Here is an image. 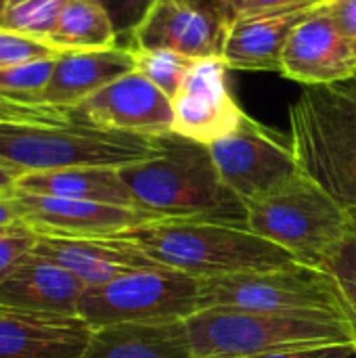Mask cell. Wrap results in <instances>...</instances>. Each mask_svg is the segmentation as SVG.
Masks as SVG:
<instances>
[{"label": "cell", "instance_id": "3", "mask_svg": "<svg viewBox=\"0 0 356 358\" xmlns=\"http://www.w3.org/2000/svg\"><path fill=\"white\" fill-rule=\"evenodd\" d=\"M290 141L300 172L356 214V82L302 86L290 105Z\"/></svg>", "mask_w": 356, "mask_h": 358}, {"label": "cell", "instance_id": "26", "mask_svg": "<svg viewBox=\"0 0 356 358\" xmlns=\"http://www.w3.org/2000/svg\"><path fill=\"white\" fill-rule=\"evenodd\" d=\"M55 59L57 57H44V59L0 67V94L19 101L38 103L40 92L50 80Z\"/></svg>", "mask_w": 356, "mask_h": 358}, {"label": "cell", "instance_id": "2", "mask_svg": "<svg viewBox=\"0 0 356 358\" xmlns=\"http://www.w3.org/2000/svg\"><path fill=\"white\" fill-rule=\"evenodd\" d=\"M115 237L136 248L155 264L195 279L296 262L285 250L262 239L243 222L155 218Z\"/></svg>", "mask_w": 356, "mask_h": 358}, {"label": "cell", "instance_id": "32", "mask_svg": "<svg viewBox=\"0 0 356 358\" xmlns=\"http://www.w3.org/2000/svg\"><path fill=\"white\" fill-rule=\"evenodd\" d=\"M323 10L334 25L356 44V0H327Z\"/></svg>", "mask_w": 356, "mask_h": 358}, {"label": "cell", "instance_id": "15", "mask_svg": "<svg viewBox=\"0 0 356 358\" xmlns=\"http://www.w3.org/2000/svg\"><path fill=\"white\" fill-rule=\"evenodd\" d=\"M90 336L80 317L0 306V358H82Z\"/></svg>", "mask_w": 356, "mask_h": 358}, {"label": "cell", "instance_id": "34", "mask_svg": "<svg viewBox=\"0 0 356 358\" xmlns=\"http://www.w3.org/2000/svg\"><path fill=\"white\" fill-rule=\"evenodd\" d=\"M214 2H216L218 19H220V23H222L225 29L243 15L245 4H248V0H214Z\"/></svg>", "mask_w": 356, "mask_h": 358}, {"label": "cell", "instance_id": "4", "mask_svg": "<svg viewBox=\"0 0 356 358\" xmlns=\"http://www.w3.org/2000/svg\"><path fill=\"white\" fill-rule=\"evenodd\" d=\"M187 329L193 357L254 358L317 344H356L346 319L332 313L208 308L189 317Z\"/></svg>", "mask_w": 356, "mask_h": 358}, {"label": "cell", "instance_id": "29", "mask_svg": "<svg viewBox=\"0 0 356 358\" xmlns=\"http://www.w3.org/2000/svg\"><path fill=\"white\" fill-rule=\"evenodd\" d=\"M38 237L40 235L25 222L0 229V275L34 254Z\"/></svg>", "mask_w": 356, "mask_h": 358}, {"label": "cell", "instance_id": "20", "mask_svg": "<svg viewBox=\"0 0 356 358\" xmlns=\"http://www.w3.org/2000/svg\"><path fill=\"white\" fill-rule=\"evenodd\" d=\"M82 358H193L187 321L92 329Z\"/></svg>", "mask_w": 356, "mask_h": 358}, {"label": "cell", "instance_id": "36", "mask_svg": "<svg viewBox=\"0 0 356 358\" xmlns=\"http://www.w3.org/2000/svg\"><path fill=\"white\" fill-rule=\"evenodd\" d=\"M21 172L0 162V193H13L21 180Z\"/></svg>", "mask_w": 356, "mask_h": 358}, {"label": "cell", "instance_id": "35", "mask_svg": "<svg viewBox=\"0 0 356 358\" xmlns=\"http://www.w3.org/2000/svg\"><path fill=\"white\" fill-rule=\"evenodd\" d=\"M21 222H23L21 210H19L13 193H0V229L21 224Z\"/></svg>", "mask_w": 356, "mask_h": 358}, {"label": "cell", "instance_id": "33", "mask_svg": "<svg viewBox=\"0 0 356 358\" xmlns=\"http://www.w3.org/2000/svg\"><path fill=\"white\" fill-rule=\"evenodd\" d=\"M327 0H248L245 15H262V13H279V10H294V8H308V6H321Z\"/></svg>", "mask_w": 356, "mask_h": 358}, {"label": "cell", "instance_id": "25", "mask_svg": "<svg viewBox=\"0 0 356 358\" xmlns=\"http://www.w3.org/2000/svg\"><path fill=\"white\" fill-rule=\"evenodd\" d=\"M134 52V69L143 73L149 82H153L170 101L176 96L187 71L193 65V59H187L178 52L164 50V48H136L130 46Z\"/></svg>", "mask_w": 356, "mask_h": 358}, {"label": "cell", "instance_id": "28", "mask_svg": "<svg viewBox=\"0 0 356 358\" xmlns=\"http://www.w3.org/2000/svg\"><path fill=\"white\" fill-rule=\"evenodd\" d=\"M61 50L52 48L46 42L31 40L25 36H19L15 31H8L0 27V67L34 61V59H44V57H59Z\"/></svg>", "mask_w": 356, "mask_h": 358}, {"label": "cell", "instance_id": "9", "mask_svg": "<svg viewBox=\"0 0 356 358\" xmlns=\"http://www.w3.org/2000/svg\"><path fill=\"white\" fill-rule=\"evenodd\" d=\"M208 147L225 187L243 206L300 174L292 141L248 113L235 132Z\"/></svg>", "mask_w": 356, "mask_h": 358}, {"label": "cell", "instance_id": "18", "mask_svg": "<svg viewBox=\"0 0 356 358\" xmlns=\"http://www.w3.org/2000/svg\"><path fill=\"white\" fill-rule=\"evenodd\" d=\"M321 6L239 17L225 29L220 59L229 69L281 71V55L287 40Z\"/></svg>", "mask_w": 356, "mask_h": 358}, {"label": "cell", "instance_id": "40", "mask_svg": "<svg viewBox=\"0 0 356 358\" xmlns=\"http://www.w3.org/2000/svg\"><path fill=\"white\" fill-rule=\"evenodd\" d=\"M355 82H356V76H355Z\"/></svg>", "mask_w": 356, "mask_h": 358}, {"label": "cell", "instance_id": "39", "mask_svg": "<svg viewBox=\"0 0 356 358\" xmlns=\"http://www.w3.org/2000/svg\"><path fill=\"white\" fill-rule=\"evenodd\" d=\"M193 358H222V357H193Z\"/></svg>", "mask_w": 356, "mask_h": 358}, {"label": "cell", "instance_id": "30", "mask_svg": "<svg viewBox=\"0 0 356 358\" xmlns=\"http://www.w3.org/2000/svg\"><path fill=\"white\" fill-rule=\"evenodd\" d=\"M94 2L109 15L118 40L128 38V46H130V38L134 29L141 25V21L145 19V15L149 13L155 0H94Z\"/></svg>", "mask_w": 356, "mask_h": 358}, {"label": "cell", "instance_id": "19", "mask_svg": "<svg viewBox=\"0 0 356 358\" xmlns=\"http://www.w3.org/2000/svg\"><path fill=\"white\" fill-rule=\"evenodd\" d=\"M34 254L69 271L86 287L103 285L130 271L159 266L120 237L40 235Z\"/></svg>", "mask_w": 356, "mask_h": 358}, {"label": "cell", "instance_id": "37", "mask_svg": "<svg viewBox=\"0 0 356 358\" xmlns=\"http://www.w3.org/2000/svg\"><path fill=\"white\" fill-rule=\"evenodd\" d=\"M183 2H189V4H193V6H197V8H201V10H206V13H210L212 17L218 19L216 2H214V0H183ZM218 21H220V19H218Z\"/></svg>", "mask_w": 356, "mask_h": 358}, {"label": "cell", "instance_id": "5", "mask_svg": "<svg viewBox=\"0 0 356 358\" xmlns=\"http://www.w3.org/2000/svg\"><path fill=\"white\" fill-rule=\"evenodd\" d=\"M157 153L159 136L115 132L78 117L65 124L0 126V162L21 174L67 168H124Z\"/></svg>", "mask_w": 356, "mask_h": 358}, {"label": "cell", "instance_id": "22", "mask_svg": "<svg viewBox=\"0 0 356 358\" xmlns=\"http://www.w3.org/2000/svg\"><path fill=\"white\" fill-rule=\"evenodd\" d=\"M48 44L61 52L120 44L109 15L94 0H65Z\"/></svg>", "mask_w": 356, "mask_h": 358}, {"label": "cell", "instance_id": "8", "mask_svg": "<svg viewBox=\"0 0 356 358\" xmlns=\"http://www.w3.org/2000/svg\"><path fill=\"white\" fill-rule=\"evenodd\" d=\"M201 310L252 313H332L342 315L329 279L300 262L199 279Z\"/></svg>", "mask_w": 356, "mask_h": 358}, {"label": "cell", "instance_id": "38", "mask_svg": "<svg viewBox=\"0 0 356 358\" xmlns=\"http://www.w3.org/2000/svg\"><path fill=\"white\" fill-rule=\"evenodd\" d=\"M6 2H8V0H0V15H2V10H4V6H6Z\"/></svg>", "mask_w": 356, "mask_h": 358}, {"label": "cell", "instance_id": "17", "mask_svg": "<svg viewBox=\"0 0 356 358\" xmlns=\"http://www.w3.org/2000/svg\"><path fill=\"white\" fill-rule=\"evenodd\" d=\"M134 52L124 44L65 50L55 59L50 80L40 92L38 103L71 111L107 84L134 71Z\"/></svg>", "mask_w": 356, "mask_h": 358}, {"label": "cell", "instance_id": "21", "mask_svg": "<svg viewBox=\"0 0 356 358\" xmlns=\"http://www.w3.org/2000/svg\"><path fill=\"white\" fill-rule=\"evenodd\" d=\"M15 191L134 208L120 168H67L23 174ZM138 210V208H136Z\"/></svg>", "mask_w": 356, "mask_h": 358}, {"label": "cell", "instance_id": "10", "mask_svg": "<svg viewBox=\"0 0 356 358\" xmlns=\"http://www.w3.org/2000/svg\"><path fill=\"white\" fill-rule=\"evenodd\" d=\"M227 65L220 57L195 59L172 99V132L212 145L235 132L245 111L229 90Z\"/></svg>", "mask_w": 356, "mask_h": 358}, {"label": "cell", "instance_id": "1", "mask_svg": "<svg viewBox=\"0 0 356 358\" xmlns=\"http://www.w3.org/2000/svg\"><path fill=\"white\" fill-rule=\"evenodd\" d=\"M134 208L174 220L243 222L245 206L222 182L210 147L180 134L159 136V153L120 168Z\"/></svg>", "mask_w": 356, "mask_h": 358}, {"label": "cell", "instance_id": "27", "mask_svg": "<svg viewBox=\"0 0 356 358\" xmlns=\"http://www.w3.org/2000/svg\"><path fill=\"white\" fill-rule=\"evenodd\" d=\"M73 115L69 109H57L50 105L19 101L0 94V126H44L65 124Z\"/></svg>", "mask_w": 356, "mask_h": 358}, {"label": "cell", "instance_id": "13", "mask_svg": "<svg viewBox=\"0 0 356 358\" xmlns=\"http://www.w3.org/2000/svg\"><path fill=\"white\" fill-rule=\"evenodd\" d=\"M279 73L302 86L350 82L356 76V44L334 25L321 6L287 40Z\"/></svg>", "mask_w": 356, "mask_h": 358}, {"label": "cell", "instance_id": "12", "mask_svg": "<svg viewBox=\"0 0 356 358\" xmlns=\"http://www.w3.org/2000/svg\"><path fill=\"white\" fill-rule=\"evenodd\" d=\"M13 197L21 210L23 222L38 235L50 237H115L155 220V216L126 206L36 195L25 191H13Z\"/></svg>", "mask_w": 356, "mask_h": 358}, {"label": "cell", "instance_id": "6", "mask_svg": "<svg viewBox=\"0 0 356 358\" xmlns=\"http://www.w3.org/2000/svg\"><path fill=\"white\" fill-rule=\"evenodd\" d=\"M353 224L355 216L302 172L245 203V227L311 268L344 241Z\"/></svg>", "mask_w": 356, "mask_h": 358}, {"label": "cell", "instance_id": "7", "mask_svg": "<svg viewBox=\"0 0 356 358\" xmlns=\"http://www.w3.org/2000/svg\"><path fill=\"white\" fill-rule=\"evenodd\" d=\"M199 310V279L166 266L130 271L103 285L86 287L78 304V317L92 329L187 321Z\"/></svg>", "mask_w": 356, "mask_h": 358}, {"label": "cell", "instance_id": "16", "mask_svg": "<svg viewBox=\"0 0 356 358\" xmlns=\"http://www.w3.org/2000/svg\"><path fill=\"white\" fill-rule=\"evenodd\" d=\"M86 285L59 264L29 254L0 275V306L38 315L78 317Z\"/></svg>", "mask_w": 356, "mask_h": 358}, {"label": "cell", "instance_id": "24", "mask_svg": "<svg viewBox=\"0 0 356 358\" xmlns=\"http://www.w3.org/2000/svg\"><path fill=\"white\" fill-rule=\"evenodd\" d=\"M63 4L65 0H8L0 15V27L48 44Z\"/></svg>", "mask_w": 356, "mask_h": 358}, {"label": "cell", "instance_id": "11", "mask_svg": "<svg viewBox=\"0 0 356 358\" xmlns=\"http://www.w3.org/2000/svg\"><path fill=\"white\" fill-rule=\"evenodd\" d=\"M73 117L128 134L162 136L172 132V101L136 69L107 84L71 109Z\"/></svg>", "mask_w": 356, "mask_h": 358}, {"label": "cell", "instance_id": "14", "mask_svg": "<svg viewBox=\"0 0 356 358\" xmlns=\"http://www.w3.org/2000/svg\"><path fill=\"white\" fill-rule=\"evenodd\" d=\"M225 27L210 13L183 0H155L130 38L136 48H164L187 59L220 57Z\"/></svg>", "mask_w": 356, "mask_h": 358}, {"label": "cell", "instance_id": "31", "mask_svg": "<svg viewBox=\"0 0 356 358\" xmlns=\"http://www.w3.org/2000/svg\"><path fill=\"white\" fill-rule=\"evenodd\" d=\"M254 358H356V344H317L277 350Z\"/></svg>", "mask_w": 356, "mask_h": 358}, {"label": "cell", "instance_id": "23", "mask_svg": "<svg viewBox=\"0 0 356 358\" xmlns=\"http://www.w3.org/2000/svg\"><path fill=\"white\" fill-rule=\"evenodd\" d=\"M355 224L344 241L317 266L332 283L342 317L353 329L356 342V214Z\"/></svg>", "mask_w": 356, "mask_h": 358}]
</instances>
